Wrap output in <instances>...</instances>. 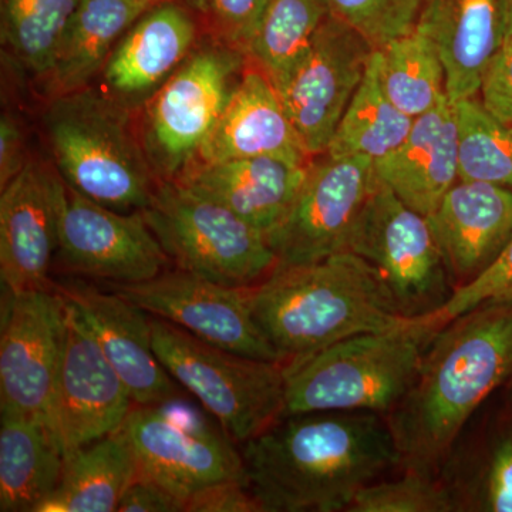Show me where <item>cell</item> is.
Instances as JSON below:
<instances>
[{
    "label": "cell",
    "mask_w": 512,
    "mask_h": 512,
    "mask_svg": "<svg viewBox=\"0 0 512 512\" xmlns=\"http://www.w3.org/2000/svg\"><path fill=\"white\" fill-rule=\"evenodd\" d=\"M454 291L493 265L512 238V190L458 180L427 217Z\"/></svg>",
    "instance_id": "19"
},
{
    "label": "cell",
    "mask_w": 512,
    "mask_h": 512,
    "mask_svg": "<svg viewBox=\"0 0 512 512\" xmlns=\"http://www.w3.org/2000/svg\"><path fill=\"white\" fill-rule=\"evenodd\" d=\"M64 456L53 430L20 414L0 417V511L37 512L62 480Z\"/></svg>",
    "instance_id": "26"
},
{
    "label": "cell",
    "mask_w": 512,
    "mask_h": 512,
    "mask_svg": "<svg viewBox=\"0 0 512 512\" xmlns=\"http://www.w3.org/2000/svg\"><path fill=\"white\" fill-rule=\"evenodd\" d=\"M248 295L256 323L285 363L417 319L399 311L376 269L350 251L313 264H278Z\"/></svg>",
    "instance_id": "3"
},
{
    "label": "cell",
    "mask_w": 512,
    "mask_h": 512,
    "mask_svg": "<svg viewBox=\"0 0 512 512\" xmlns=\"http://www.w3.org/2000/svg\"><path fill=\"white\" fill-rule=\"evenodd\" d=\"M208 2H210V0H183L184 5L187 6L188 9H191L192 12L198 13V15L201 16L207 15Z\"/></svg>",
    "instance_id": "42"
},
{
    "label": "cell",
    "mask_w": 512,
    "mask_h": 512,
    "mask_svg": "<svg viewBox=\"0 0 512 512\" xmlns=\"http://www.w3.org/2000/svg\"><path fill=\"white\" fill-rule=\"evenodd\" d=\"M187 512H262L248 483L228 481L212 485L195 494L187 503Z\"/></svg>",
    "instance_id": "39"
},
{
    "label": "cell",
    "mask_w": 512,
    "mask_h": 512,
    "mask_svg": "<svg viewBox=\"0 0 512 512\" xmlns=\"http://www.w3.org/2000/svg\"><path fill=\"white\" fill-rule=\"evenodd\" d=\"M109 289L218 348L284 362L252 315L249 288H229L177 268L138 284H109Z\"/></svg>",
    "instance_id": "13"
},
{
    "label": "cell",
    "mask_w": 512,
    "mask_h": 512,
    "mask_svg": "<svg viewBox=\"0 0 512 512\" xmlns=\"http://www.w3.org/2000/svg\"><path fill=\"white\" fill-rule=\"evenodd\" d=\"M375 47L330 15L291 82L279 93L313 158L325 154L343 114L365 79Z\"/></svg>",
    "instance_id": "16"
},
{
    "label": "cell",
    "mask_w": 512,
    "mask_h": 512,
    "mask_svg": "<svg viewBox=\"0 0 512 512\" xmlns=\"http://www.w3.org/2000/svg\"><path fill=\"white\" fill-rule=\"evenodd\" d=\"M512 376V301L487 302L441 326L409 390L386 414L402 464L430 473L478 407Z\"/></svg>",
    "instance_id": "2"
},
{
    "label": "cell",
    "mask_w": 512,
    "mask_h": 512,
    "mask_svg": "<svg viewBox=\"0 0 512 512\" xmlns=\"http://www.w3.org/2000/svg\"><path fill=\"white\" fill-rule=\"evenodd\" d=\"M348 251L376 269L407 318H423L453 296L443 255L427 217L377 184L350 235Z\"/></svg>",
    "instance_id": "10"
},
{
    "label": "cell",
    "mask_w": 512,
    "mask_h": 512,
    "mask_svg": "<svg viewBox=\"0 0 512 512\" xmlns=\"http://www.w3.org/2000/svg\"><path fill=\"white\" fill-rule=\"evenodd\" d=\"M241 453L262 512L348 511L363 488L402 464L386 417L362 410L281 417Z\"/></svg>",
    "instance_id": "1"
},
{
    "label": "cell",
    "mask_w": 512,
    "mask_h": 512,
    "mask_svg": "<svg viewBox=\"0 0 512 512\" xmlns=\"http://www.w3.org/2000/svg\"><path fill=\"white\" fill-rule=\"evenodd\" d=\"M178 269L229 288H252L278 265L264 232L178 181H160L141 211Z\"/></svg>",
    "instance_id": "7"
},
{
    "label": "cell",
    "mask_w": 512,
    "mask_h": 512,
    "mask_svg": "<svg viewBox=\"0 0 512 512\" xmlns=\"http://www.w3.org/2000/svg\"><path fill=\"white\" fill-rule=\"evenodd\" d=\"M481 103L501 124L512 127V46L504 45L481 83Z\"/></svg>",
    "instance_id": "38"
},
{
    "label": "cell",
    "mask_w": 512,
    "mask_h": 512,
    "mask_svg": "<svg viewBox=\"0 0 512 512\" xmlns=\"http://www.w3.org/2000/svg\"><path fill=\"white\" fill-rule=\"evenodd\" d=\"M511 0H426L417 29L430 37L446 72L451 103L480 93L494 57L504 46Z\"/></svg>",
    "instance_id": "22"
},
{
    "label": "cell",
    "mask_w": 512,
    "mask_h": 512,
    "mask_svg": "<svg viewBox=\"0 0 512 512\" xmlns=\"http://www.w3.org/2000/svg\"><path fill=\"white\" fill-rule=\"evenodd\" d=\"M328 16L326 0H274L247 60L281 93L308 56L316 32Z\"/></svg>",
    "instance_id": "29"
},
{
    "label": "cell",
    "mask_w": 512,
    "mask_h": 512,
    "mask_svg": "<svg viewBox=\"0 0 512 512\" xmlns=\"http://www.w3.org/2000/svg\"><path fill=\"white\" fill-rule=\"evenodd\" d=\"M309 165L276 157L235 158L195 164L175 181L268 235L291 210Z\"/></svg>",
    "instance_id": "23"
},
{
    "label": "cell",
    "mask_w": 512,
    "mask_h": 512,
    "mask_svg": "<svg viewBox=\"0 0 512 512\" xmlns=\"http://www.w3.org/2000/svg\"><path fill=\"white\" fill-rule=\"evenodd\" d=\"M439 329L423 316L403 328L363 333L285 363L284 416L326 410L386 416L409 390Z\"/></svg>",
    "instance_id": "5"
},
{
    "label": "cell",
    "mask_w": 512,
    "mask_h": 512,
    "mask_svg": "<svg viewBox=\"0 0 512 512\" xmlns=\"http://www.w3.org/2000/svg\"><path fill=\"white\" fill-rule=\"evenodd\" d=\"M274 0H210L208 25L220 45L248 56L269 6Z\"/></svg>",
    "instance_id": "37"
},
{
    "label": "cell",
    "mask_w": 512,
    "mask_h": 512,
    "mask_svg": "<svg viewBox=\"0 0 512 512\" xmlns=\"http://www.w3.org/2000/svg\"><path fill=\"white\" fill-rule=\"evenodd\" d=\"M150 322L158 360L232 440L244 444L284 416L285 362L228 352L157 316Z\"/></svg>",
    "instance_id": "6"
},
{
    "label": "cell",
    "mask_w": 512,
    "mask_h": 512,
    "mask_svg": "<svg viewBox=\"0 0 512 512\" xmlns=\"http://www.w3.org/2000/svg\"><path fill=\"white\" fill-rule=\"evenodd\" d=\"M349 512H451L456 503L446 484L430 473L407 470L392 481H375L356 495Z\"/></svg>",
    "instance_id": "33"
},
{
    "label": "cell",
    "mask_w": 512,
    "mask_h": 512,
    "mask_svg": "<svg viewBox=\"0 0 512 512\" xmlns=\"http://www.w3.org/2000/svg\"><path fill=\"white\" fill-rule=\"evenodd\" d=\"M453 500L456 511L512 512V429L497 441L476 483Z\"/></svg>",
    "instance_id": "35"
},
{
    "label": "cell",
    "mask_w": 512,
    "mask_h": 512,
    "mask_svg": "<svg viewBox=\"0 0 512 512\" xmlns=\"http://www.w3.org/2000/svg\"><path fill=\"white\" fill-rule=\"evenodd\" d=\"M138 476V461L123 427L64 460L62 480L37 512H114Z\"/></svg>",
    "instance_id": "27"
},
{
    "label": "cell",
    "mask_w": 512,
    "mask_h": 512,
    "mask_svg": "<svg viewBox=\"0 0 512 512\" xmlns=\"http://www.w3.org/2000/svg\"><path fill=\"white\" fill-rule=\"evenodd\" d=\"M64 302V345L50 427L66 460L121 429L136 403L86 320Z\"/></svg>",
    "instance_id": "14"
},
{
    "label": "cell",
    "mask_w": 512,
    "mask_h": 512,
    "mask_svg": "<svg viewBox=\"0 0 512 512\" xmlns=\"http://www.w3.org/2000/svg\"><path fill=\"white\" fill-rule=\"evenodd\" d=\"M330 15L360 33L375 50L416 29L426 0H326Z\"/></svg>",
    "instance_id": "34"
},
{
    "label": "cell",
    "mask_w": 512,
    "mask_h": 512,
    "mask_svg": "<svg viewBox=\"0 0 512 512\" xmlns=\"http://www.w3.org/2000/svg\"><path fill=\"white\" fill-rule=\"evenodd\" d=\"M511 131H512V127H511Z\"/></svg>",
    "instance_id": "46"
},
{
    "label": "cell",
    "mask_w": 512,
    "mask_h": 512,
    "mask_svg": "<svg viewBox=\"0 0 512 512\" xmlns=\"http://www.w3.org/2000/svg\"><path fill=\"white\" fill-rule=\"evenodd\" d=\"M123 429L134 448L138 473L188 503L212 485L248 483L244 458L225 430L212 427L183 396L134 404Z\"/></svg>",
    "instance_id": "9"
},
{
    "label": "cell",
    "mask_w": 512,
    "mask_h": 512,
    "mask_svg": "<svg viewBox=\"0 0 512 512\" xmlns=\"http://www.w3.org/2000/svg\"><path fill=\"white\" fill-rule=\"evenodd\" d=\"M413 121V117L397 109L384 93L373 52L365 79L343 114L325 154L332 158L382 160L406 140Z\"/></svg>",
    "instance_id": "28"
},
{
    "label": "cell",
    "mask_w": 512,
    "mask_h": 512,
    "mask_svg": "<svg viewBox=\"0 0 512 512\" xmlns=\"http://www.w3.org/2000/svg\"><path fill=\"white\" fill-rule=\"evenodd\" d=\"M119 512H187V504L143 474L138 473L121 497Z\"/></svg>",
    "instance_id": "40"
},
{
    "label": "cell",
    "mask_w": 512,
    "mask_h": 512,
    "mask_svg": "<svg viewBox=\"0 0 512 512\" xmlns=\"http://www.w3.org/2000/svg\"><path fill=\"white\" fill-rule=\"evenodd\" d=\"M504 45L512 46V0L508 8L507 28H505Z\"/></svg>",
    "instance_id": "43"
},
{
    "label": "cell",
    "mask_w": 512,
    "mask_h": 512,
    "mask_svg": "<svg viewBox=\"0 0 512 512\" xmlns=\"http://www.w3.org/2000/svg\"><path fill=\"white\" fill-rule=\"evenodd\" d=\"M80 312L134 403L158 404L183 396L153 348L150 316L119 293L83 281L50 282Z\"/></svg>",
    "instance_id": "18"
},
{
    "label": "cell",
    "mask_w": 512,
    "mask_h": 512,
    "mask_svg": "<svg viewBox=\"0 0 512 512\" xmlns=\"http://www.w3.org/2000/svg\"><path fill=\"white\" fill-rule=\"evenodd\" d=\"M512 301V238L490 268L470 284L454 291L446 305L436 313L427 315L434 325H446L457 316L463 315L487 302Z\"/></svg>",
    "instance_id": "36"
},
{
    "label": "cell",
    "mask_w": 512,
    "mask_h": 512,
    "mask_svg": "<svg viewBox=\"0 0 512 512\" xmlns=\"http://www.w3.org/2000/svg\"><path fill=\"white\" fill-rule=\"evenodd\" d=\"M57 254L70 271L107 284L148 281L171 262L141 211L110 210L67 184Z\"/></svg>",
    "instance_id": "15"
},
{
    "label": "cell",
    "mask_w": 512,
    "mask_h": 512,
    "mask_svg": "<svg viewBox=\"0 0 512 512\" xmlns=\"http://www.w3.org/2000/svg\"><path fill=\"white\" fill-rule=\"evenodd\" d=\"M251 157L284 158L296 164L313 160L278 90L255 66L235 83L197 164Z\"/></svg>",
    "instance_id": "21"
},
{
    "label": "cell",
    "mask_w": 512,
    "mask_h": 512,
    "mask_svg": "<svg viewBox=\"0 0 512 512\" xmlns=\"http://www.w3.org/2000/svg\"><path fill=\"white\" fill-rule=\"evenodd\" d=\"M6 293L0 336V412L32 417L50 426L66 302L50 286Z\"/></svg>",
    "instance_id": "12"
},
{
    "label": "cell",
    "mask_w": 512,
    "mask_h": 512,
    "mask_svg": "<svg viewBox=\"0 0 512 512\" xmlns=\"http://www.w3.org/2000/svg\"><path fill=\"white\" fill-rule=\"evenodd\" d=\"M510 380H511V382H512V376H511V379H510ZM510 404H511V414H512V387H511V402H510Z\"/></svg>",
    "instance_id": "45"
},
{
    "label": "cell",
    "mask_w": 512,
    "mask_h": 512,
    "mask_svg": "<svg viewBox=\"0 0 512 512\" xmlns=\"http://www.w3.org/2000/svg\"><path fill=\"white\" fill-rule=\"evenodd\" d=\"M130 109L86 87L50 100L43 116L53 165L64 183L126 214L146 210L160 183Z\"/></svg>",
    "instance_id": "4"
},
{
    "label": "cell",
    "mask_w": 512,
    "mask_h": 512,
    "mask_svg": "<svg viewBox=\"0 0 512 512\" xmlns=\"http://www.w3.org/2000/svg\"><path fill=\"white\" fill-rule=\"evenodd\" d=\"M197 35L187 6L175 0L153 6L111 52L103 69L106 92L128 107L146 103L191 55Z\"/></svg>",
    "instance_id": "20"
},
{
    "label": "cell",
    "mask_w": 512,
    "mask_h": 512,
    "mask_svg": "<svg viewBox=\"0 0 512 512\" xmlns=\"http://www.w3.org/2000/svg\"><path fill=\"white\" fill-rule=\"evenodd\" d=\"M458 134V177L512 190V131L491 116L476 97L454 103Z\"/></svg>",
    "instance_id": "32"
},
{
    "label": "cell",
    "mask_w": 512,
    "mask_h": 512,
    "mask_svg": "<svg viewBox=\"0 0 512 512\" xmlns=\"http://www.w3.org/2000/svg\"><path fill=\"white\" fill-rule=\"evenodd\" d=\"M247 57L220 45L202 47L144 103L140 136L158 181H175L197 164Z\"/></svg>",
    "instance_id": "8"
},
{
    "label": "cell",
    "mask_w": 512,
    "mask_h": 512,
    "mask_svg": "<svg viewBox=\"0 0 512 512\" xmlns=\"http://www.w3.org/2000/svg\"><path fill=\"white\" fill-rule=\"evenodd\" d=\"M151 8L143 0H80L39 79L43 96L50 101L89 87L121 37Z\"/></svg>",
    "instance_id": "25"
},
{
    "label": "cell",
    "mask_w": 512,
    "mask_h": 512,
    "mask_svg": "<svg viewBox=\"0 0 512 512\" xmlns=\"http://www.w3.org/2000/svg\"><path fill=\"white\" fill-rule=\"evenodd\" d=\"M25 136L18 120L12 114H2L0 119V188L13 180L29 163Z\"/></svg>",
    "instance_id": "41"
},
{
    "label": "cell",
    "mask_w": 512,
    "mask_h": 512,
    "mask_svg": "<svg viewBox=\"0 0 512 512\" xmlns=\"http://www.w3.org/2000/svg\"><path fill=\"white\" fill-rule=\"evenodd\" d=\"M376 177L412 210L429 217L458 177V134L454 103L444 97L414 119L396 150L376 161Z\"/></svg>",
    "instance_id": "24"
},
{
    "label": "cell",
    "mask_w": 512,
    "mask_h": 512,
    "mask_svg": "<svg viewBox=\"0 0 512 512\" xmlns=\"http://www.w3.org/2000/svg\"><path fill=\"white\" fill-rule=\"evenodd\" d=\"M369 157L313 160L298 197L268 235L278 264L303 265L348 251L350 235L379 180Z\"/></svg>",
    "instance_id": "11"
},
{
    "label": "cell",
    "mask_w": 512,
    "mask_h": 512,
    "mask_svg": "<svg viewBox=\"0 0 512 512\" xmlns=\"http://www.w3.org/2000/svg\"><path fill=\"white\" fill-rule=\"evenodd\" d=\"M66 183L55 165L30 157L0 195V278L5 291L22 293L50 286L59 249Z\"/></svg>",
    "instance_id": "17"
},
{
    "label": "cell",
    "mask_w": 512,
    "mask_h": 512,
    "mask_svg": "<svg viewBox=\"0 0 512 512\" xmlns=\"http://www.w3.org/2000/svg\"><path fill=\"white\" fill-rule=\"evenodd\" d=\"M143 2H147L150 3V5L156 6L160 5V3L174 2V0H143Z\"/></svg>",
    "instance_id": "44"
},
{
    "label": "cell",
    "mask_w": 512,
    "mask_h": 512,
    "mask_svg": "<svg viewBox=\"0 0 512 512\" xmlns=\"http://www.w3.org/2000/svg\"><path fill=\"white\" fill-rule=\"evenodd\" d=\"M80 0H2V45L20 69L42 79Z\"/></svg>",
    "instance_id": "31"
},
{
    "label": "cell",
    "mask_w": 512,
    "mask_h": 512,
    "mask_svg": "<svg viewBox=\"0 0 512 512\" xmlns=\"http://www.w3.org/2000/svg\"><path fill=\"white\" fill-rule=\"evenodd\" d=\"M375 57L384 93L407 116L417 119L447 97L443 62L420 29L375 50Z\"/></svg>",
    "instance_id": "30"
}]
</instances>
